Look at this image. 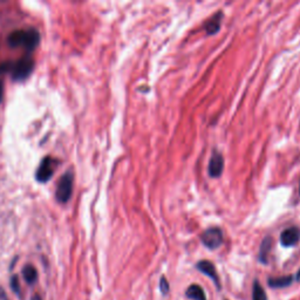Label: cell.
<instances>
[{
  "instance_id": "8",
  "label": "cell",
  "mask_w": 300,
  "mask_h": 300,
  "mask_svg": "<svg viewBox=\"0 0 300 300\" xmlns=\"http://www.w3.org/2000/svg\"><path fill=\"white\" fill-rule=\"evenodd\" d=\"M196 267H197L198 271H201L202 273H204V275H207L209 278H211L212 280L215 281V284L217 285V287H219L218 275H217L216 267L211 263V261H209V260L198 261L197 265H196Z\"/></svg>"
},
{
  "instance_id": "12",
  "label": "cell",
  "mask_w": 300,
  "mask_h": 300,
  "mask_svg": "<svg viewBox=\"0 0 300 300\" xmlns=\"http://www.w3.org/2000/svg\"><path fill=\"white\" fill-rule=\"evenodd\" d=\"M185 295L188 298L192 300H207L206 292H204V290L197 284L190 285L188 290H186Z\"/></svg>"
},
{
  "instance_id": "10",
  "label": "cell",
  "mask_w": 300,
  "mask_h": 300,
  "mask_svg": "<svg viewBox=\"0 0 300 300\" xmlns=\"http://www.w3.org/2000/svg\"><path fill=\"white\" fill-rule=\"evenodd\" d=\"M272 244L273 240L271 237H265V238H264L259 249V256H258V259H259L260 263L263 264L267 263V260H269V254L272 249Z\"/></svg>"
},
{
  "instance_id": "14",
  "label": "cell",
  "mask_w": 300,
  "mask_h": 300,
  "mask_svg": "<svg viewBox=\"0 0 300 300\" xmlns=\"http://www.w3.org/2000/svg\"><path fill=\"white\" fill-rule=\"evenodd\" d=\"M252 299L254 300H267L266 298V293L264 291L263 286L258 283V281H254V292H252Z\"/></svg>"
},
{
  "instance_id": "7",
  "label": "cell",
  "mask_w": 300,
  "mask_h": 300,
  "mask_svg": "<svg viewBox=\"0 0 300 300\" xmlns=\"http://www.w3.org/2000/svg\"><path fill=\"white\" fill-rule=\"evenodd\" d=\"M223 169H224V159L221 153L215 150L209 162V175L212 178L219 177L223 174Z\"/></svg>"
},
{
  "instance_id": "9",
  "label": "cell",
  "mask_w": 300,
  "mask_h": 300,
  "mask_svg": "<svg viewBox=\"0 0 300 300\" xmlns=\"http://www.w3.org/2000/svg\"><path fill=\"white\" fill-rule=\"evenodd\" d=\"M295 280V276H284V277L278 278H270L269 279V286L272 289H283V287L290 286Z\"/></svg>"
},
{
  "instance_id": "11",
  "label": "cell",
  "mask_w": 300,
  "mask_h": 300,
  "mask_svg": "<svg viewBox=\"0 0 300 300\" xmlns=\"http://www.w3.org/2000/svg\"><path fill=\"white\" fill-rule=\"evenodd\" d=\"M222 17L223 14L219 12V13H217L213 16L211 19L209 20L206 23V31L207 33L209 35H212V34H216L217 32L219 31V28H221V23H222Z\"/></svg>"
},
{
  "instance_id": "15",
  "label": "cell",
  "mask_w": 300,
  "mask_h": 300,
  "mask_svg": "<svg viewBox=\"0 0 300 300\" xmlns=\"http://www.w3.org/2000/svg\"><path fill=\"white\" fill-rule=\"evenodd\" d=\"M11 286L12 290L14 291V292L17 293V295H20L22 293V291H20V284H19V278L17 277V276H13L11 279Z\"/></svg>"
},
{
  "instance_id": "16",
  "label": "cell",
  "mask_w": 300,
  "mask_h": 300,
  "mask_svg": "<svg viewBox=\"0 0 300 300\" xmlns=\"http://www.w3.org/2000/svg\"><path fill=\"white\" fill-rule=\"evenodd\" d=\"M160 290H161L162 295H164V296L169 292V283L165 277L161 278V281H160Z\"/></svg>"
},
{
  "instance_id": "4",
  "label": "cell",
  "mask_w": 300,
  "mask_h": 300,
  "mask_svg": "<svg viewBox=\"0 0 300 300\" xmlns=\"http://www.w3.org/2000/svg\"><path fill=\"white\" fill-rule=\"evenodd\" d=\"M202 243L210 250H216L223 243V232L219 228H210L202 233Z\"/></svg>"
},
{
  "instance_id": "6",
  "label": "cell",
  "mask_w": 300,
  "mask_h": 300,
  "mask_svg": "<svg viewBox=\"0 0 300 300\" xmlns=\"http://www.w3.org/2000/svg\"><path fill=\"white\" fill-rule=\"evenodd\" d=\"M300 240V229L297 227L287 228L280 234V243L285 248H291L298 244Z\"/></svg>"
},
{
  "instance_id": "3",
  "label": "cell",
  "mask_w": 300,
  "mask_h": 300,
  "mask_svg": "<svg viewBox=\"0 0 300 300\" xmlns=\"http://www.w3.org/2000/svg\"><path fill=\"white\" fill-rule=\"evenodd\" d=\"M73 184H74V174L72 170H68L62 175L56 186L55 197L59 203L65 204L69 201L70 196L73 194Z\"/></svg>"
},
{
  "instance_id": "2",
  "label": "cell",
  "mask_w": 300,
  "mask_h": 300,
  "mask_svg": "<svg viewBox=\"0 0 300 300\" xmlns=\"http://www.w3.org/2000/svg\"><path fill=\"white\" fill-rule=\"evenodd\" d=\"M34 69V60L31 55H23L16 62H10V72L14 81H23Z\"/></svg>"
},
{
  "instance_id": "18",
  "label": "cell",
  "mask_w": 300,
  "mask_h": 300,
  "mask_svg": "<svg viewBox=\"0 0 300 300\" xmlns=\"http://www.w3.org/2000/svg\"><path fill=\"white\" fill-rule=\"evenodd\" d=\"M2 95H4V82L0 81V103L2 101Z\"/></svg>"
},
{
  "instance_id": "13",
  "label": "cell",
  "mask_w": 300,
  "mask_h": 300,
  "mask_svg": "<svg viewBox=\"0 0 300 300\" xmlns=\"http://www.w3.org/2000/svg\"><path fill=\"white\" fill-rule=\"evenodd\" d=\"M23 276L29 285H33L38 280V272L33 265H26L23 270Z\"/></svg>"
},
{
  "instance_id": "19",
  "label": "cell",
  "mask_w": 300,
  "mask_h": 300,
  "mask_svg": "<svg viewBox=\"0 0 300 300\" xmlns=\"http://www.w3.org/2000/svg\"><path fill=\"white\" fill-rule=\"evenodd\" d=\"M32 300H43V299H41V297L39 295H34L33 298H32Z\"/></svg>"
},
{
  "instance_id": "1",
  "label": "cell",
  "mask_w": 300,
  "mask_h": 300,
  "mask_svg": "<svg viewBox=\"0 0 300 300\" xmlns=\"http://www.w3.org/2000/svg\"><path fill=\"white\" fill-rule=\"evenodd\" d=\"M40 43V33L33 27L28 29H17L7 37V44L11 47L23 46L29 53L37 49Z\"/></svg>"
},
{
  "instance_id": "17",
  "label": "cell",
  "mask_w": 300,
  "mask_h": 300,
  "mask_svg": "<svg viewBox=\"0 0 300 300\" xmlns=\"http://www.w3.org/2000/svg\"><path fill=\"white\" fill-rule=\"evenodd\" d=\"M0 300H8L7 295H6L4 289H1V287H0Z\"/></svg>"
},
{
  "instance_id": "5",
  "label": "cell",
  "mask_w": 300,
  "mask_h": 300,
  "mask_svg": "<svg viewBox=\"0 0 300 300\" xmlns=\"http://www.w3.org/2000/svg\"><path fill=\"white\" fill-rule=\"evenodd\" d=\"M56 161L52 159L50 156L44 157L43 161L40 162L39 167H38L37 174H35V180L40 183H46L47 181L50 180V177L54 174Z\"/></svg>"
}]
</instances>
